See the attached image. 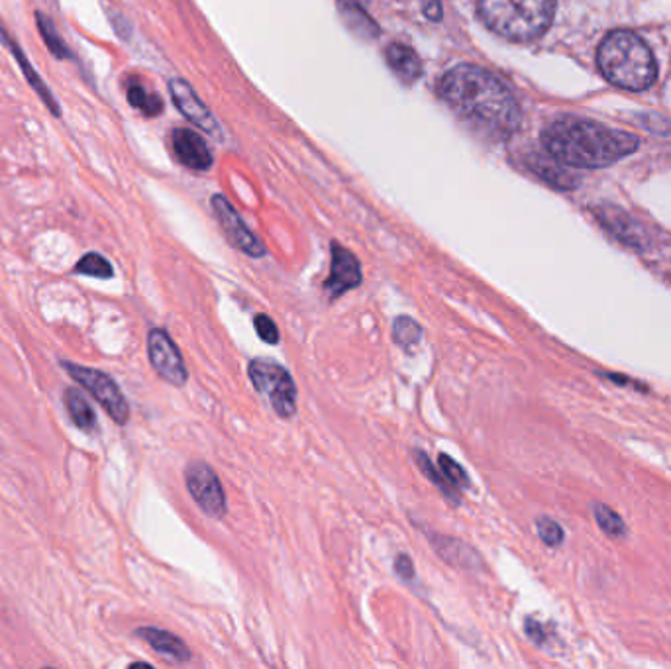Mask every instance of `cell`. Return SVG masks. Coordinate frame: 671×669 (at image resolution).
<instances>
[{
  "label": "cell",
  "mask_w": 671,
  "mask_h": 669,
  "mask_svg": "<svg viewBox=\"0 0 671 669\" xmlns=\"http://www.w3.org/2000/svg\"><path fill=\"white\" fill-rule=\"evenodd\" d=\"M593 510L597 525L601 526L607 535L623 536L626 532L623 518L619 517L613 508L604 507V505H595Z\"/></svg>",
  "instance_id": "obj_26"
},
{
  "label": "cell",
  "mask_w": 671,
  "mask_h": 669,
  "mask_svg": "<svg viewBox=\"0 0 671 669\" xmlns=\"http://www.w3.org/2000/svg\"><path fill=\"white\" fill-rule=\"evenodd\" d=\"M414 459H416V463H419V468H421L422 473L426 476V478L431 479L432 483L436 485V488L440 489L442 493L446 495V498H450L451 503H460V491L458 488H454L448 479L444 478V473H442L440 469H436V466L432 463L431 458L421 451V449H414L413 451Z\"/></svg>",
  "instance_id": "obj_20"
},
{
  "label": "cell",
  "mask_w": 671,
  "mask_h": 669,
  "mask_svg": "<svg viewBox=\"0 0 671 669\" xmlns=\"http://www.w3.org/2000/svg\"><path fill=\"white\" fill-rule=\"evenodd\" d=\"M385 58L404 83H414L422 75L421 58L414 54V49L404 44H391L385 51Z\"/></svg>",
  "instance_id": "obj_16"
},
{
  "label": "cell",
  "mask_w": 671,
  "mask_h": 669,
  "mask_svg": "<svg viewBox=\"0 0 671 669\" xmlns=\"http://www.w3.org/2000/svg\"><path fill=\"white\" fill-rule=\"evenodd\" d=\"M362 266L352 251L332 244V268L325 289L332 298L342 297L348 291L362 285Z\"/></svg>",
  "instance_id": "obj_10"
},
{
  "label": "cell",
  "mask_w": 671,
  "mask_h": 669,
  "mask_svg": "<svg viewBox=\"0 0 671 669\" xmlns=\"http://www.w3.org/2000/svg\"><path fill=\"white\" fill-rule=\"evenodd\" d=\"M395 572L401 575L407 582H411L414 577V565L409 555L401 554L395 560Z\"/></svg>",
  "instance_id": "obj_29"
},
{
  "label": "cell",
  "mask_w": 671,
  "mask_h": 669,
  "mask_svg": "<svg viewBox=\"0 0 671 669\" xmlns=\"http://www.w3.org/2000/svg\"><path fill=\"white\" fill-rule=\"evenodd\" d=\"M75 273L86 275V278L110 279L115 275V269L105 256L91 251V254H85L83 258L79 259Z\"/></svg>",
  "instance_id": "obj_22"
},
{
  "label": "cell",
  "mask_w": 671,
  "mask_h": 669,
  "mask_svg": "<svg viewBox=\"0 0 671 669\" xmlns=\"http://www.w3.org/2000/svg\"><path fill=\"white\" fill-rule=\"evenodd\" d=\"M557 160H554L552 155L550 157H537L534 162V172L544 177L550 185H554L557 189H572L576 183L569 177V173L566 169H562L557 165Z\"/></svg>",
  "instance_id": "obj_21"
},
{
  "label": "cell",
  "mask_w": 671,
  "mask_h": 669,
  "mask_svg": "<svg viewBox=\"0 0 671 669\" xmlns=\"http://www.w3.org/2000/svg\"><path fill=\"white\" fill-rule=\"evenodd\" d=\"M483 24L510 42L542 36L554 19L556 0H478Z\"/></svg>",
  "instance_id": "obj_4"
},
{
  "label": "cell",
  "mask_w": 671,
  "mask_h": 669,
  "mask_svg": "<svg viewBox=\"0 0 671 669\" xmlns=\"http://www.w3.org/2000/svg\"><path fill=\"white\" fill-rule=\"evenodd\" d=\"M393 338L397 344L407 352H411L414 345L421 342L422 328L411 316H399L393 325Z\"/></svg>",
  "instance_id": "obj_23"
},
{
  "label": "cell",
  "mask_w": 671,
  "mask_h": 669,
  "mask_svg": "<svg viewBox=\"0 0 671 669\" xmlns=\"http://www.w3.org/2000/svg\"><path fill=\"white\" fill-rule=\"evenodd\" d=\"M537 526L538 536L542 538L544 544L552 545V548L562 544V540H564V530H562V526L554 523L552 518H538Z\"/></svg>",
  "instance_id": "obj_27"
},
{
  "label": "cell",
  "mask_w": 671,
  "mask_h": 669,
  "mask_svg": "<svg viewBox=\"0 0 671 669\" xmlns=\"http://www.w3.org/2000/svg\"><path fill=\"white\" fill-rule=\"evenodd\" d=\"M148 355H150V364L154 367L155 373L173 387H183L189 379L179 348L173 342L172 336L162 328L150 330Z\"/></svg>",
  "instance_id": "obj_8"
},
{
  "label": "cell",
  "mask_w": 671,
  "mask_h": 669,
  "mask_svg": "<svg viewBox=\"0 0 671 669\" xmlns=\"http://www.w3.org/2000/svg\"><path fill=\"white\" fill-rule=\"evenodd\" d=\"M599 69L613 85L626 91H644L654 85L658 66L646 42L633 32L616 30L597 49Z\"/></svg>",
  "instance_id": "obj_3"
},
{
  "label": "cell",
  "mask_w": 671,
  "mask_h": 669,
  "mask_svg": "<svg viewBox=\"0 0 671 669\" xmlns=\"http://www.w3.org/2000/svg\"><path fill=\"white\" fill-rule=\"evenodd\" d=\"M338 9L344 16L345 24L354 30L357 36L362 38L374 39L379 36V28L374 20L369 19V14L362 9L360 0H338Z\"/></svg>",
  "instance_id": "obj_17"
},
{
  "label": "cell",
  "mask_w": 671,
  "mask_h": 669,
  "mask_svg": "<svg viewBox=\"0 0 671 669\" xmlns=\"http://www.w3.org/2000/svg\"><path fill=\"white\" fill-rule=\"evenodd\" d=\"M169 93H172L173 103L181 110V115L189 122L199 126L207 134L221 136V128H219L216 118L212 116L211 110L204 106L201 98L183 79H173L169 83Z\"/></svg>",
  "instance_id": "obj_11"
},
{
  "label": "cell",
  "mask_w": 671,
  "mask_h": 669,
  "mask_svg": "<svg viewBox=\"0 0 671 669\" xmlns=\"http://www.w3.org/2000/svg\"><path fill=\"white\" fill-rule=\"evenodd\" d=\"M548 155L564 165L581 169H601L633 155L640 140L631 132L613 130L584 118H562L542 134Z\"/></svg>",
  "instance_id": "obj_2"
},
{
  "label": "cell",
  "mask_w": 671,
  "mask_h": 669,
  "mask_svg": "<svg viewBox=\"0 0 671 669\" xmlns=\"http://www.w3.org/2000/svg\"><path fill=\"white\" fill-rule=\"evenodd\" d=\"M212 211L221 222L224 236L228 238L234 248L248 254L250 258H263L266 256L263 242L251 234V230L244 224L240 214L234 211V207L228 199H224L222 195H214L212 197Z\"/></svg>",
  "instance_id": "obj_9"
},
{
  "label": "cell",
  "mask_w": 671,
  "mask_h": 669,
  "mask_svg": "<svg viewBox=\"0 0 671 669\" xmlns=\"http://www.w3.org/2000/svg\"><path fill=\"white\" fill-rule=\"evenodd\" d=\"M128 103L148 116H157L164 108V103H162L160 96L148 93L144 86L138 85V83L128 86Z\"/></svg>",
  "instance_id": "obj_24"
},
{
  "label": "cell",
  "mask_w": 671,
  "mask_h": 669,
  "mask_svg": "<svg viewBox=\"0 0 671 669\" xmlns=\"http://www.w3.org/2000/svg\"><path fill=\"white\" fill-rule=\"evenodd\" d=\"M438 466H440L444 478L448 479L454 488H470V478H468V473L463 471V468H461L456 459H451L446 454H440L438 456Z\"/></svg>",
  "instance_id": "obj_25"
},
{
  "label": "cell",
  "mask_w": 671,
  "mask_h": 669,
  "mask_svg": "<svg viewBox=\"0 0 671 669\" xmlns=\"http://www.w3.org/2000/svg\"><path fill=\"white\" fill-rule=\"evenodd\" d=\"M185 483L195 498V503L212 518H222L226 515V495L221 485V479L214 473L211 466L204 461H192L185 471Z\"/></svg>",
  "instance_id": "obj_7"
},
{
  "label": "cell",
  "mask_w": 671,
  "mask_h": 669,
  "mask_svg": "<svg viewBox=\"0 0 671 669\" xmlns=\"http://www.w3.org/2000/svg\"><path fill=\"white\" fill-rule=\"evenodd\" d=\"M424 14H426V19L428 20H434V22H440L442 20L440 0H426V2H424Z\"/></svg>",
  "instance_id": "obj_30"
},
{
  "label": "cell",
  "mask_w": 671,
  "mask_h": 669,
  "mask_svg": "<svg viewBox=\"0 0 671 669\" xmlns=\"http://www.w3.org/2000/svg\"><path fill=\"white\" fill-rule=\"evenodd\" d=\"M136 636H140L148 646H152L160 656H164L169 661L185 664L191 660V650L187 648V644L172 632L154 629V626H142L136 631Z\"/></svg>",
  "instance_id": "obj_14"
},
{
  "label": "cell",
  "mask_w": 671,
  "mask_h": 669,
  "mask_svg": "<svg viewBox=\"0 0 671 669\" xmlns=\"http://www.w3.org/2000/svg\"><path fill=\"white\" fill-rule=\"evenodd\" d=\"M36 22H38V30L39 34H42V39L46 42L49 54H51L54 58H73L71 49H69L68 44H66V39L61 38V34H59L58 28H56V24L51 22V19H48L44 12H36Z\"/></svg>",
  "instance_id": "obj_19"
},
{
  "label": "cell",
  "mask_w": 671,
  "mask_h": 669,
  "mask_svg": "<svg viewBox=\"0 0 671 669\" xmlns=\"http://www.w3.org/2000/svg\"><path fill=\"white\" fill-rule=\"evenodd\" d=\"M254 325H256V332H258L259 338H261L266 344H279L278 325H275L268 315L256 316V318H254Z\"/></svg>",
  "instance_id": "obj_28"
},
{
  "label": "cell",
  "mask_w": 671,
  "mask_h": 669,
  "mask_svg": "<svg viewBox=\"0 0 671 669\" xmlns=\"http://www.w3.org/2000/svg\"><path fill=\"white\" fill-rule=\"evenodd\" d=\"M248 373L256 391L268 399L278 416L291 419L297 412V387L283 365L271 360H254Z\"/></svg>",
  "instance_id": "obj_5"
},
{
  "label": "cell",
  "mask_w": 671,
  "mask_h": 669,
  "mask_svg": "<svg viewBox=\"0 0 671 669\" xmlns=\"http://www.w3.org/2000/svg\"><path fill=\"white\" fill-rule=\"evenodd\" d=\"M61 367L69 373L73 382H78L81 387L95 397V401L105 409L106 414L120 426H125L130 419V404L126 401L125 392L120 391L118 383L101 369L85 367V365L73 364V362H61Z\"/></svg>",
  "instance_id": "obj_6"
},
{
  "label": "cell",
  "mask_w": 671,
  "mask_h": 669,
  "mask_svg": "<svg viewBox=\"0 0 671 669\" xmlns=\"http://www.w3.org/2000/svg\"><path fill=\"white\" fill-rule=\"evenodd\" d=\"M173 150L179 157V162L197 172H204L212 165V155L209 148L204 144L201 136L195 134L192 130L179 128L173 132Z\"/></svg>",
  "instance_id": "obj_12"
},
{
  "label": "cell",
  "mask_w": 671,
  "mask_h": 669,
  "mask_svg": "<svg viewBox=\"0 0 671 669\" xmlns=\"http://www.w3.org/2000/svg\"><path fill=\"white\" fill-rule=\"evenodd\" d=\"M0 42L9 48L10 54L16 58V61L20 63V69H22V73L26 75L28 79L30 86L38 93L39 98H42V103L48 106L49 110H51V115L61 116V106L58 105V101L54 98V93L49 91L48 85L42 81V77L38 75V71L32 68V63H30L26 56H24V51L19 46V42L14 38H10L9 32L2 28V24H0Z\"/></svg>",
  "instance_id": "obj_13"
},
{
  "label": "cell",
  "mask_w": 671,
  "mask_h": 669,
  "mask_svg": "<svg viewBox=\"0 0 671 669\" xmlns=\"http://www.w3.org/2000/svg\"><path fill=\"white\" fill-rule=\"evenodd\" d=\"M63 404H66L69 419L78 426L79 431L86 432V434H93L96 431L95 409L91 407V402L86 401L83 392L75 387H68L63 391Z\"/></svg>",
  "instance_id": "obj_15"
},
{
  "label": "cell",
  "mask_w": 671,
  "mask_h": 669,
  "mask_svg": "<svg viewBox=\"0 0 671 669\" xmlns=\"http://www.w3.org/2000/svg\"><path fill=\"white\" fill-rule=\"evenodd\" d=\"M440 95L456 115L493 138L515 134L522 122L517 98L505 83L478 66H458L442 77Z\"/></svg>",
  "instance_id": "obj_1"
},
{
  "label": "cell",
  "mask_w": 671,
  "mask_h": 669,
  "mask_svg": "<svg viewBox=\"0 0 671 669\" xmlns=\"http://www.w3.org/2000/svg\"><path fill=\"white\" fill-rule=\"evenodd\" d=\"M432 544H434V550L444 558V562H448V564L460 565V567L475 565L473 550L460 540H454L448 536L432 535Z\"/></svg>",
  "instance_id": "obj_18"
}]
</instances>
